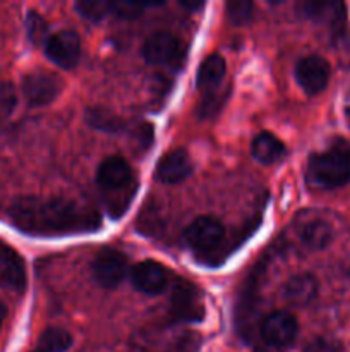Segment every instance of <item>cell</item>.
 <instances>
[{
	"label": "cell",
	"instance_id": "cell-23",
	"mask_svg": "<svg viewBox=\"0 0 350 352\" xmlns=\"http://www.w3.org/2000/svg\"><path fill=\"white\" fill-rule=\"evenodd\" d=\"M304 352H342V347L336 340L328 337H318L305 346Z\"/></svg>",
	"mask_w": 350,
	"mask_h": 352
},
{
	"label": "cell",
	"instance_id": "cell-1",
	"mask_svg": "<svg viewBox=\"0 0 350 352\" xmlns=\"http://www.w3.org/2000/svg\"><path fill=\"white\" fill-rule=\"evenodd\" d=\"M9 215L17 229L33 236L81 234L100 227L98 213L64 198H21Z\"/></svg>",
	"mask_w": 350,
	"mask_h": 352
},
{
	"label": "cell",
	"instance_id": "cell-2",
	"mask_svg": "<svg viewBox=\"0 0 350 352\" xmlns=\"http://www.w3.org/2000/svg\"><path fill=\"white\" fill-rule=\"evenodd\" d=\"M307 181L312 188L336 189L350 181V148L333 146L311 157L307 165Z\"/></svg>",
	"mask_w": 350,
	"mask_h": 352
},
{
	"label": "cell",
	"instance_id": "cell-20",
	"mask_svg": "<svg viewBox=\"0 0 350 352\" xmlns=\"http://www.w3.org/2000/svg\"><path fill=\"white\" fill-rule=\"evenodd\" d=\"M151 3H141V2H130V0H117L112 2V12L120 19H136L144 9H148Z\"/></svg>",
	"mask_w": 350,
	"mask_h": 352
},
{
	"label": "cell",
	"instance_id": "cell-13",
	"mask_svg": "<svg viewBox=\"0 0 350 352\" xmlns=\"http://www.w3.org/2000/svg\"><path fill=\"white\" fill-rule=\"evenodd\" d=\"M192 172L191 157L184 150H172L158 162L154 177L165 184L182 182Z\"/></svg>",
	"mask_w": 350,
	"mask_h": 352
},
{
	"label": "cell",
	"instance_id": "cell-3",
	"mask_svg": "<svg viewBox=\"0 0 350 352\" xmlns=\"http://www.w3.org/2000/svg\"><path fill=\"white\" fill-rule=\"evenodd\" d=\"M93 277L102 287L115 289L127 277V258L113 248H103L93 260Z\"/></svg>",
	"mask_w": 350,
	"mask_h": 352
},
{
	"label": "cell",
	"instance_id": "cell-15",
	"mask_svg": "<svg viewBox=\"0 0 350 352\" xmlns=\"http://www.w3.org/2000/svg\"><path fill=\"white\" fill-rule=\"evenodd\" d=\"M299 237L309 250H325L333 239V229L325 219L311 217L299 226Z\"/></svg>",
	"mask_w": 350,
	"mask_h": 352
},
{
	"label": "cell",
	"instance_id": "cell-24",
	"mask_svg": "<svg viewBox=\"0 0 350 352\" xmlns=\"http://www.w3.org/2000/svg\"><path fill=\"white\" fill-rule=\"evenodd\" d=\"M14 103H16V96H14L12 86L7 82L0 85V117L9 116L14 109Z\"/></svg>",
	"mask_w": 350,
	"mask_h": 352
},
{
	"label": "cell",
	"instance_id": "cell-18",
	"mask_svg": "<svg viewBox=\"0 0 350 352\" xmlns=\"http://www.w3.org/2000/svg\"><path fill=\"white\" fill-rule=\"evenodd\" d=\"M72 337L67 330L48 329L41 333L36 349L31 352H65L71 347Z\"/></svg>",
	"mask_w": 350,
	"mask_h": 352
},
{
	"label": "cell",
	"instance_id": "cell-17",
	"mask_svg": "<svg viewBox=\"0 0 350 352\" xmlns=\"http://www.w3.org/2000/svg\"><path fill=\"white\" fill-rule=\"evenodd\" d=\"M226 64L225 58L220 54H211L201 62L198 69V76H196V82H198L199 89H215L216 86L222 82L225 78Z\"/></svg>",
	"mask_w": 350,
	"mask_h": 352
},
{
	"label": "cell",
	"instance_id": "cell-10",
	"mask_svg": "<svg viewBox=\"0 0 350 352\" xmlns=\"http://www.w3.org/2000/svg\"><path fill=\"white\" fill-rule=\"evenodd\" d=\"M23 93L30 105H47L60 93V81L47 72H31L23 79Z\"/></svg>",
	"mask_w": 350,
	"mask_h": 352
},
{
	"label": "cell",
	"instance_id": "cell-11",
	"mask_svg": "<svg viewBox=\"0 0 350 352\" xmlns=\"http://www.w3.org/2000/svg\"><path fill=\"white\" fill-rule=\"evenodd\" d=\"M0 285L14 292H23L26 287V267L23 258L3 243H0Z\"/></svg>",
	"mask_w": 350,
	"mask_h": 352
},
{
	"label": "cell",
	"instance_id": "cell-22",
	"mask_svg": "<svg viewBox=\"0 0 350 352\" xmlns=\"http://www.w3.org/2000/svg\"><path fill=\"white\" fill-rule=\"evenodd\" d=\"M26 28H27V36L33 43H41V41H47L45 36H47L48 26L45 23L43 17L38 12H30L26 17Z\"/></svg>",
	"mask_w": 350,
	"mask_h": 352
},
{
	"label": "cell",
	"instance_id": "cell-19",
	"mask_svg": "<svg viewBox=\"0 0 350 352\" xmlns=\"http://www.w3.org/2000/svg\"><path fill=\"white\" fill-rule=\"evenodd\" d=\"M75 9L84 19L88 21H102L103 17L112 12V2L106 0H81L75 3Z\"/></svg>",
	"mask_w": 350,
	"mask_h": 352
},
{
	"label": "cell",
	"instance_id": "cell-8",
	"mask_svg": "<svg viewBox=\"0 0 350 352\" xmlns=\"http://www.w3.org/2000/svg\"><path fill=\"white\" fill-rule=\"evenodd\" d=\"M295 78L307 95H318L328 86L329 64L319 55H307L299 60Z\"/></svg>",
	"mask_w": 350,
	"mask_h": 352
},
{
	"label": "cell",
	"instance_id": "cell-21",
	"mask_svg": "<svg viewBox=\"0 0 350 352\" xmlns=\"http://www.w3.org/2000/svg\"><path fill=\"white\" fill-rule=\"evenodd\" d=\"M253 2L247 0H235L226 3V16L233 24H246L253 17Z\"/></svg>",
	"mask_w": 350,
	"mask_h": 352
},
{
	"label": "cell",
	"instance_id": "cell-12",
	"mask_svg": "<svg viewBox=\"0 0 350 352\" xmlns=\"http://www.w3.org/2000/svg\"><path fill=\"white\" fill-rule=\"evenodd\" d=\"M96 181L103 191H117V189H124L130 184L132 170L124 158L108 157L98 167Z\"/></svg>",
	"mask_w": 350,
	"mask_h": 352
},
{
	"label": "cell",
	"instance_id": "cell-6",
	"mask_svg": "<svg viewBox=\"0 0 350 352\" xmlns=\"http://www.w3.org/2000/svg\"><path fill=\"white\" fill-rule=\"evenodd\" d=\"M299 325L297 320L287 311H275L266 316L261 325V337L264 342L277 349H283L294 344L297 337Z\"/></svg>",
	"mask_w": 350,
	"mask_h": 352
},
{
	"label": "cell",
	"instance_id": "cell-5",
	"mask_svg": "<svg viewBox=\"0 0 350 352\" xmlns=\"http://www.w3.org/2000/svg\"><path fill=\"white\" fill-rule=\"evenodd\" d=\"M45 54L54 64L62 69H72L79 62L81 55V40L72 30L58 31L45 41Z\"/></svg>",
	"mask_w": 350,
	"mask_h": 352
},
{
	"label": "cell",
	"instance_id": "cell-9",
	"mask_svg": "<svg viewBox=\"0 0 350 352\" xmlns=\"http://www.w3.org/2000/svg\"><path fill=\"white\" fill-rule=\"evenodd\" d=\"M130 282L136 291L148 296H156L167 287L168 272L158 261L144 260L130 270Z\"/></svg>",
	"mask_w": 350,
	"mask_h": 352
},
{
	"label": "cell",
	"instance_id": "cell-25",
	"mask_svg": "<svg viewBox=\"0 0 350 352\" xmlns=\"http://www.w3.org/2000/svg\"><path fill=\"white\" fill-rule=\"evenodd\" d=\"M5 315H7L5 306H3L2 302H0V329H2V323H3V320H5Z\"/></svg>",
	"mask_w": 350,
	"mask_h": 352
},
{
	"label": "cell",
	"instance_id": "cell-14",
	"mask_svg": "<svg viewBox=\"0 0 350 352\" xmlns=\"http://www.w3.org/2000/svg\"><path fill=\"white\" fill-rule=\"evenodd\" d=\"M318 291V278L311 274H301L288 278L283 287V296L292 306H307L314 301Z\"/></svg>",
	"mask_w": 350,
	"mask_h": 352
},
{
	"label": "cell",
	"instance_id": "cell-7",
	"mask_svg": "<svg viewBox=\"0 0 350 352\" xmlns=\"http://www.w3.org/2000/svg\"><path fill=\"white\" fill-rule=\"evenodd\" d=\"M185 243L196 251H213L222 244L225 237V229L213 217H199L185 229Z\"/></svg>",
	"mask_w": 350,
	"mask_h": 352
},
{
	"label": "cell",
	"instance_id": "cell-4",
	"mask_svg": "<svg viewBox=\"0 0 350 352\" xmlns=\"http://www.w3.org/2000/svg\"><path fill=\"white\" fill-rule=\"evenodd\" d=\"M184 54L180 40L172 33H154L144 41L143 57L151 65H174Z\"/></svg>",
	"mask_w": 350,
	"mask_h": 352
},
{
	"label": "cell",
	"instance_id": "cell-16",
	"mask_svg": "<svg viewBox=\"0 0 350 352\" xmlns=\"http://www.w3.org/2000/svg\"><path fill=\"white\" fill-rule=\"evenodd\" d=\"M253 157L264 165H273L285 157V144L271 133H259L253 141Z\"/></svg>",
	"mask_w": 350,
	"mask_h": 352
}]
</instances>
